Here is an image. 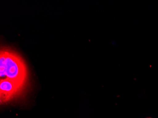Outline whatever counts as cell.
<instances>
[{
  "label": "cell",
  "instance_id": "6da1fadb",
  "mask_svg": "<svg viewBox=\"0 0 158 118\" xmlns=\"http://www.w3.org/2000/svg\"><path fill=\"white\" fill-rule=\"evenodd\" d=\"M27 70L25 63L15 51L2 48L0 55V77L8 79L23 88L26 85Z\"/></svg>",
  "mask_w": 158,
  "mask_h": 118
},
{
  "label": "cell",
  "instance_id": "3957f363",
  "mask_svg": "<svg viewBox=\"0 0 158 118\" xmlns=\"http://www.w3.org/2000/svg\"></svg>",
  "mask_w": 158,
  "mask_h": 118
},
{
  "label": "cell",
  "instance_id": "7a4b0ae2",
  "mask_svg": "<svg viewBox=\"0 0 158 118\" xmlns=\"http://www.w3.org/2000/svg\"><path fill=\"white\" fill-rule=\"evenodd\" d=\"M23 88L8 79H1L0 81V99L1 103H4L10 101L18 96L23 91Z\"/></svg>",
  "mask_w": 158,
  "mask_h": 118
}]
</instances>
